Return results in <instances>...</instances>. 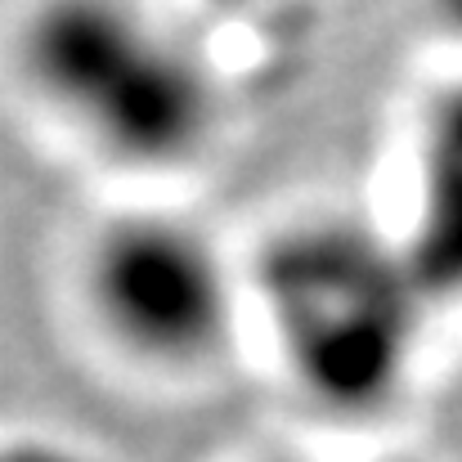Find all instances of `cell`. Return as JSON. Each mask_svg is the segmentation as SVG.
<instances>
[{
    "instance_id": "obj_1",
    "label": "cell",
    "mask_w": 462,
    "mask_h": 462,
    "mask_svg": "<svg viewBox=\"0 0 462 462\" xmlns=\"http://www.w3.org/2000/svg\"><path fill=\"white\" fill-rule=\"evenodd\" d=\"M261 292L306 395L359 409L391 395L413 346L418 279L355 225H301L265 256Z\"/></svg>"
},
{
    "instance_id": "obj_2",
    "label": "cell",
    "mask_w": 462,
    "mask_h": 462,
    "mask_svg": "<svg viewBox=\"0 0 462 462\" xmlns=\"http://www.w3.org/2000/svg\"><path fill=\"white\" fill-rule=\"evenodd\" d=\"M23 72L99 149L126 162L198 153L216 117L207 72L113 5L41 14L23 36Z\"/></svg>"
},
{
    "instance_id": "obj_3",
    "label": "cell",
    "mask_w": 462,
    "mask_h": 462,
    "mask_svg": "<svg viewBox=\"0 0 462 462\" xmlns=\"http://www.w3.org/2000/svg\"><path fill=\"white\" fill-rule=\"evenodd\" d=\"M86 306L108 341L153 368H198L238 323V283L211 234L171 211H131L86 252Z\"/></svg>"
}]
</instances>
